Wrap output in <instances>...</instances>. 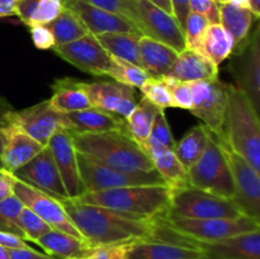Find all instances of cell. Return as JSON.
Returning a JSON list of instances; mask_svg holds the SVG:
<instances>
[{
    "label": "cell",
    "mask_w": 260,
    "mask_h": 259,
    "mask_svg": "<svg viewBox=\"0 0 260 259\" xmlns=\"http://www.w3.org/2000/svg\"><path fill=\"white\" fill-rule=\"evenodd\" d=\"M63 8V0H37L29 28L35 25H47L60 15Z\"/></svg>",
    "instance_id": "obj_41"
},
{
    "label": "cell",
    "mask_w": 260,
    "mask_h": 259,
    "mask_svg": "<svg viewBox=\"0 0 260 259\" xmlns=\"http://www.w3.org/2000/svg\"><path fill=\"white\" fill-rule=\"evenodd\" d=\"M107 76L132 88H141L142 84L149 78L146 71L142 68L117 57H112L111 70L108 71Z\"/></svg>",
    "instance_id": "obj_35"
},
{
    "label": "cell",
    "mask_w": 260,
    "mask_h": 259,
    "mask_svg": "<svg viewBox=\"0 0 260 259\" xmlns=\"http://www.w3.org/2000/svg\"><path fill=\"white\" fill-rule=\"evenodd\" d=\"M65 8L78 15L89 33L104 35V33H131L142 36L139 28L129 20L113 14L111 12L96 8L84 0H63Z\"/></svg>",
    "instance_id": "obj_19"
},
{
    "label": "cell",
    "mask_w": 260,
    "mask_h": 259,
    "mask_svg": "<svg viewBox=\"0 0 260 259\" xmlns=\"http://www.w3.org/2000/svg\"><path fill=\"white\" fill-rule=\"evenodd\" d=\"M18 225L24 234L25 240L33 241V243H36L41 236L52 230L48 223H46L40 216L36 215L32 210H29L25 206L23 207L22 212L18 217Z\"/></svg>",
    "instance_id": "obj_39"
},
{
    "label": "cell",
    "mask_w": 260,
    "mask_h": 259,
    "mask_svg": "<svg viewBox=\"0 0 260 259\" xmlns=\"http://www.w3.org/2000/svg\"><path fill=\"white\" fill-rule=\"evenodd\" d=\"M0 168H3V167H2V161H0Z\"/></svg>",
    "instance_id": "obj_58"
},
{
    "label": "cell",
    "mask_w": 260,
    "mask_h": 259,
    "mask_svg": "<svg viewBox=\"0 0 260 259\" xmlns=\"http://www.w3.org/2000/svg\"><path fill=\"white\" fill-rule=\"evenodd\" d=\"M36 244L48 255L57 259H84L94 249L86 240L58 230H51L41 236Z\"/></svg>",
    "instance_id": "obj_28"
},
{
    "label": "cell",
    "mask_w": 260,
    "mask_h": 259,
    "mask_svg": "<svg viewBox=\"0 0 260 259\" xmlns=\"http://www.w3.org/2000/svg\"><path fill=\"white\" fill-rule=\"evenodd\" d=\"M168 213L196 220L235 218L243 216L233 200L212 195L190 185L172 189Z\"/></svg>",
    "instance_id": "obj_8"
},
{
    "label": "cell",
    "mask_w": 260,
    "mask_h": 259,
    "mask_svg": "<svg viewBox=\"0 0 260 259\" xmlns=\"http://www.w3.org/2000/svg\"><path fill=\"white\" fill-rule=\"evenodd\" d=\"M140 89L145 98L149 99L152 104L159 107L162 111L167 108H174L172 95H170L167 83H165L164 76H160V78L149 76Z\"/></svg>",
    "instance_id": "obj_37"
},
{
    "label": "cell",
    "mask_w": 260,
    "mask_h": 259,
    "mask_svg": "<svg viewBox=\"0 0 260 259\" xmlns=\"http://www.w3.org/2000/svg\"><path fill=\"white\" fill-rule=\"evenodd\" d=\"M0 259H10L9 249L3 245H0Z\"/></svg>",
    "instance_id": "obj_55"
},
{
    "label": "cell",
    "mask_w": 260,
    "mask_h": 259,
    "mask_svg": "<svg viewBox=\"0 0 260 259\" xmlns=\"http://www.w3.org/2000/svg\"><path fill=\"white\" fill-rule=\"evenodd\" d=\"M160 111L162 109H160L159 107L152 104L149 99L142 96L141 101L136 103L131 114L126 118L129 136L139 145H141L150 137V131H151L154 119Z\"/></svg>",
    "instance_id": "obj_33"
},
{
    "label": "cell",
    "mask_w": 260,
    "mask_h": 259,
    "mask_svg": "<svg viewBox=\"0 0 260 259\" xmlns=\"http://www.w3.org/2000/svg\"><path fill=\"white\" fill-rule=\"evenodd\" d=\"M13 174L18 179L48 193L58 201L69 198L48 146L43 147L30 161Z\"/></svg>",
    "instance_id": "obj_17"
},
{
    "label": "cell",
    "mask_w": 260,
    "mask_h": 259,
    "mask_svg": "<svg viewBox=\"0 0 260 259\" xmlns=\"http://www.w3.org/2000/svg\"><path fill=\"white\" fill-rule=\"evenodd\" d=\"M19 0H0V18L15 15V7Z\"/></svg>",
    "instance_id": "obj_51"
},
{
    "label": "cell",
    "mask_w": 260,
    "mask_h": 259,
    "mask_svg": "<svg viewBox=\"0 0 260 259\" xmlns=\"http://www.w3.org/2000/svg\"><path fill=\"white\" fill-rule=\"evenodd\" d=\"M188 184L212 195L233 200L235 195L233 174L217 136L211 132L205 151L187 170Z\"/></svg>",
    "instance_id": "obj_5"
},
{
    "label": "cell",
    "mask_w": 260,
    "mask_h": 259,
    "mask_svg": "<svg viewBox=\"0 0 260 259\" xmlns=\"http://www.w3.org/2000/svg\"><path fill=\"white\" fill-rule=\"evenodd\" d=\"M249 9L259 19L260 17V0H249Z\"/></svg>",
    "instance_id": "obj_53"
},
{
    "label": "cell",
    "mask_w": 260,
    "mask_h": 259,
    "mask_svg": "<svg viewBox=\"0 0 260 259\" xmlns=\"http://www.w3.org/2000/svg\"><path fill=\"white\" fill-rule=\"evenodd\" d=\"M14 174L0 168V202L14 195Z\"/></svg>",
    "instance_id": "obj_47"
},
{
    "label": "cell",
    "mask_w": 260,
    "mask_h": 259,
    "mask_svg": "<svg viewBox=\"0 0 260 259\" xmlns=\"http://www.w3.org/2000/svg\"><path fill=\"white\" fill-rule=\"evenodd\" d=\"M32 41L38 50H51L55 46V38L51 30L46 25H35L30 27Z\"/></svg>",
    "instance_id": "obj_46"
},
{
    "label": "cell",
    "mask_w": 260,
    "mask_h": 259,
    "mask_svg": "<svg viewBox=\"0 0 260 259\" xmlns=\"http://www.w3.org/2000/svg\"><path fill=\"white\" fill-rule=\"evenodd\" d=\"M65 116L70 124L69 132L98 134V132L116 131V130L128 132L126 119L103 109L94 108V107L65 113Z\"/></svg>",
    "instance_id": "obj_24"
},
{
    "label": "cell",
    "mask_w": 260,
    "mask_h": 259,
    "mask_svg": "<svg viewBox=\"0 0 260 259\" xmlns=\"http://www.w3.org/2000/svg\"><path fill=\"white\" fill-rule=\"evenodd\" d=\"M218 66L208 60L202 53L190 48H184L178 53L174 65L167 76L185 83L217 78Z\"/></svg>",
    "instance_id": "obj_25"
},
{
    "label": "cell",
    "mask_w": 260,
    "mask_h": 259,
    "mask_svg": "<svg viewBox=\"0 0 260 259\" xmlns=\"http://www.w3.org/2000/svg\"><path fill=\"white\" fill-rule=\"evenodd\" d=\"M192 84V112L207 130L217 137H223L229 84L218 78L194 81Z\"/></svg>",
    "instance_id": "obj_9"
},
{
    "label": "cell",
    "mask_w": 260,
    "mask_h": 259,
    "mask_svg": "<svg viewBox=\"0 0 260 259\" xmlns=\"http://www.w3.org/2000/svg\"><path fill=\"white\" fill-rule=\"evenodd\" d=\"M47 146L51 150L68 197L76 200L83 196L85 193V188L79 170L78 151L74 146L73 137L69 131L61 130L56 132L50 139Z\"/></svg>",
    "instance_id": "obj_16"
},
{
    "label": "cell",
    "mask_w": 260,
    "mask_h": 259,
    "mask_svg": "<svg viewBox=\"0 0 260 259\" xmlns=\"http://www.w3.org/2000/svg\"><path fill=\"white\" fill-rule=\"evenodd\" d=\"M149 139H151L152 141L157 142L159 145L168 147L170 150L175 149L177 142H175L174 136H173L172 130H170L169 123H168V119L165 117L164 111H160L156 114V117H155Z\"/></svg>",
    "instance_id": "obj_43"
},
{
    "label": "cell",
    "mask_w": 260,
    "mask_h": 259,
    "mask_svg": "<svg viewBox=\"0 0 260 259\" xmlns=\"http://www.w3.org/2000/svg\"><path fill=\"white\" fill-rule=\"evenodd\" d=\"M196 244L205 253V259H260V230Z\"/></svg>",
    "instance_id": "obj_20"
},
{
    "label": "cell",
    "mask_w": 260,
    "mask_h": 259,
    "mask_svg": "<svg viewBox=\"0 0 260 259\" xmlns=\"http://www.w3.org/2000/svg\"><path fill=\"white\" fill-rule=\"evenodd\" d=\"M173 7V14H174L175 19L179 22L182 28L184 27L185 19H187L188 14L190 13L189 9V0H170Z\"/></svg>",
    "instance_id": "obj_49"
},
{
    "label": "cell",
    "mask_w": 260,
    "mask_h": 259,
    "mask_svg": "<svg viewBox=\"0 0 260 259\" xmlns=\"http://www.w3.org/2000/svg\"><path fill=\"white\" fill-rule=\"evenodd\" d=\"M131 244L96 246L84 259H129Z\"/></svg>",
    "instance_id": "obj_44"
},
{
    "label": "cell",
    "mask_w": 260,
    "mask_h": 259,
    "mask_svg": "<svg viewBox=\"0 0 260 259\" xmlns=\"http://www.w3.org/2000/svg\"><path fill=\"white\" fill-rule=\"evenodd\" d=\"M140 146L146 152L149 159L151 160L154 169L159 173L170 189L189 185L187 170L180 164L174 150L161 146L151 139H147Z\"/></svg>",
    "instance_id": "obj_23"
},
{
    "label": "cell",
    "mask_w": 260,
    "mask_h": 259,
    "mask_svg": "<svg viewBox=\"0 0 260 259\" xmlns=\"http://www.w3.org/2000/svg\"><path fill=\"white\" fill-rule=\"evenodd\" d=\"M129 259H205L197 244L165 240H141L131 244Z\"/></svg>",
    "instance_id": "obj_22"
},
{
    "label": "cell",
    "mask_w": 260,
    "mask_h": 259,
    "mask_svg": "<svg viewBox=\"0 0 260 259\" xmlns=\"http://www.w3.org/2000/svg\"><path fill=\"white\" fill-rule=\"evenodd\" d=\"M4 128H3V126H0V155H2L3 147H4Z\"/></svg>",
    "instance_id": "obj_56"
},
{
    "label": "cell",
    "mask_w": 260,
    "mask_h": 259,
    "mask_svg": "<svg viewBox=\"0 0 260 259\" xmlns=\"http://www.w3.org/2000/svg\"><path fill=\"white\" fill-rule=\"evenodd\" d=\"M4 128V147L0 161L2 167L10 173H14L23 165L33 159L45 146L33 140L17 124L8 123Z\"/></svg>",
    "instance_id": "obj_21"
},
{
    "label": "cell",
    "mask_w": 260,
    "mask_h": 259,
    "mask_svg": "<svg viewBox=\"0 0 260 259\" xmlns=\"http://www.w3.org/2000/svg\"><path fill=\"white\" fill-rule=\"evenodd\" d=\"M0 245L5 246L8 249L28 248V244L25 243V240L14 235V234L5 233V231H0Z\"/></svg>",
    "instance_id": "obj_50"
},
{
    "label": "cell",
    "mask_w": 260,
    "mask_h": 259,
    "mask_svg": "<svg viewBox=\"0 0 260 259\" xmlns=\"http://www.w3.org/2000/svg\"><path fill=\"white\" fill-rule=\"evenodd\" d=\"M48 101L52 108L61 113H71L91 107L86 93V83L73 78L56 79L52 84V96Z\"/></svg>",
    "instance_id": "obj_27"
},
{
    "label": "cell",
    "mask_w": 260,
    "mask_h": 259,
    "mask_svg": "<svg viewBox=\"0 0 260 259\" xmlns=\"http://www.w3.org/2000/svg\"><path fill=\"white\" fill-rule=\"evenodd\" d=\"M150 3H152L154 5H156L157 8L162 9L164 12L169 13V14H173V7H172V2L170 0H149Z\"/></svg>",
    "instance_id": "obj_52"
},
{
    "label": "cell",
    "mask_w": 260,
    "mask_h": 259,
    "mask_svg": "<svg viewBox=\"0 0 260 259\" xmlns=\"http://www.w3.org/2000/svg\"><path fill=\"white\" fill-rule=\"evenodd\" d=\"M76 151L102 163L126 170H155L151 160L127 131H107L98 134L69 132Z\"/></svg>",
    "instance_id": "obj_4"
},
{
    "label": "cell",
    "mask_w": 260,
    "mask_h": 259,
    "mask_svg": "<svg viewBox=\"0 0 260 259\" xmlns=\"http://www.w3.org/2000/svg\"><path fill=\"white\" fill-rule=\"evenodd\" d=\"M80 177L86 192L117 189L135 185L165 184L156 170H126L102 163L94 157L78 152Z\"/></svg>",
    "instance_id": "obj_6"
},
{
    "label": "cell",
    "mask_w": 260,
    "mask_h": 259,
    "mask_svg": "<svg viewBox=\"0 0 260 259\" xmlns=\"http://www.w3.org/2000/svg\"><path fill=\"white\" fill-rule=\"evenodd\" d=\"M84 2L129 20L141 32V23H140L139 12H137L136 0H84Z\"/></svg>",
    "instance_id": "obj_38"
},
{
    "label": "cell",
    "mask_w": 260,
    "mask_h": 259,
    "mask_svg": "<svg viewBox=\"0 0 260 259\" xmlns=\"http://www.w3.org/2000/svg\"><path fill=\"white\" fill-rule=\"evenodd\" d=\"M14 196L19 198L20 202L25 207L32 210L46 223H48L52 230L62 231V233L76 236V238L84 239L80 231L71 222L65 208L57 198L52 197L48 193L43 192L18 178H15L14 182Z\"/></svg>",
    "instance_id": "obj_13"
},
{
    "label": "cell",
    "mask_w": 260,
    "mask_h": 259,
    "mask_svg": "<svg viewBox=\"0 0 260 259\" xmlns=\"http://www.w3.org/2000/svg\"><path fill=\"white\" fill-rule=\"evenodd\" d=\"M23 207L24 205L14 195L0 202V231L14 234L25 240L24 234L18 225V217H19Z\"/></svg>",
    "instance_id": "obj_36"
},
{
    "label": "cell",
    "mask_w": 260,
    "mask_h": 259,
    "mask_svg": "<svg viewBox=\"0 0 260 259\" xmlns=\"http://www.w3.org/2000/svg\"><path fill=\"white\" fill-rule=\"evenodd\" d=\"M189 9L203 15L210 24H220V5L215 0H189Z\"/></svg>",
    "instance_id": "obj_45"
},
{
    "label": "cell",
    "mask_w": 260,
    "mask_h": 259,
    "mask_svg": "<svg viewBox=\"0 0 260 259\" xmlns=\"http://www.w3.org/2000/svg\"><path fill=\"white\" fill-rule=\"evenodd\" d=\"M141 36L131 35V33H104L96 35L95 38L101 43L102 47L112 56L128 61L141 68V57H140L139 40Z\"/></svg>",
    "instance_id": "obj_30"
},
{
    "label": "cell",
    "mask_w": 260,
    "mask_h": 259,
    "mask_svg": "<svg viewBox=\"0 0 260 259\" xmlns=\"http://www.w3.org/2000/svg\"><path fill=\"white\" fill-rule=\"evenodd\" d=\"M223 141L233 151L260 173V119L246 94L229 85V101L223 123Z\"/></svg>",
    "instance_id": "obj_3"
},
{
    "label": "cell",
    "mask_w": 260,
    "mask_h": 259,
    "mask_svg": "<svg viewBox=\"0 0 260 259\" xmlns=\"http://www.w3.org/2000/svg\"><path fill=\"white\" fill-rule=\"evenodd\" d=\"M4 121L5 124H17L42 146H47L50 139L57 131H70L65 113L53 109L50 101H43L22 111L9 109L5 113Z\"/></svg>",
    "instance_id": "obj_10"
},
{
    "label": "cell",
    "mask_w": 260,
    "mask_h": 259,
    "mask_svg": "<svg viewBox=\"0 0 260 259\" xmlns=\"http://www.w3.org/2000/svg\"><path fill=\"white\" fill-rule=\"evenodd\" d=\"M159 218L164 225H167L179 235L189 240L201 241V243H212V241L222 240V239L240 235V234L260 230L259 220L244 215L235 218L196 220V218L179 217V216L167 213Z\"/></svg>",
    "instance_id": "obj_7"
},
{
    "label": "cell",
    "mask_w": 260,
    "mask_h": 259,
    "mask_svg": "<svg viewBox=\"0 0 260 259\" xmlns=\"http://www.w3.org/2000/svg\"><path fill=\"white\" fill-rule=\"evenodd\" d=\"M10 259H57L48 254L40 253V251L35 250L30 246L28 248H17V249H9Z\"/></svg>",
    "instance_id": "obj_48"
},
{
    "label": "cell",
    "mask_w": 260,
    "mask_h": 259,
    "mask_svg": "<svg viewBox=\"0 0 260 259\" xmlns=\"http://www.w3.org/2000/svg\"><path fill=\"white\" fill-rule=\"evenodd\" d=\"M210 135L211 132L205 124H198L192 127L175 145L174 152L185 170L189 169L203 154L210 140Z\"/></svg>",
    "instance_id": "obj_32"
},
{
    "label": "cell",
    "mask_w": 260,
    "mask_h": 259,
    "mask_svg": "<svg viewBox=\"0 0 260 259\" xmlns=\"http://www.w3.org/2000/svg\"><path fill=\"white\" fill-rule=\"evenodd\" d=\"M231 4L239 8H244V9H249V0H231Z\"/></svg>",
    "instance_id": "obj_54"
},
{
    "label": "cell",
    "mask_w": 260,
    "mask_h": 259,
    "mask_svg": "<svg viewBox=\"0 0 260 259\" xmlns=\"http://www.w3.org/2000/svg\"><path fill=\"white\" fill-rule=\"evenodd\" d=\"M165 83L172 95L174 108H182L190 111L192 108V84L177 80L170 76H164Z\"/></svg>",
    "instance_id": "obj_42"
},
{
    "label": "cell",
    "mask_w": 260,
    "mask_h": 259,
    "mask_svg": "<svg viewBox=\"0 0 260 259\" xmlns=\"http://www.w3.org/2000/svg\"><path fill=\"white\" fill-rule=\"evenodd\" d=\"M141 68L152 78L167 76L178 57V51L165 43L141 36L139 40Z\"/></svg>",
    "instance_id": "obj_26"
},
{
    "label": "cell",
    "mask_w": 260,
    "mask_h": 259,
    "mask_svg": "<svg viewBox=\"0 0 260 259\" xmlns=\"http://www.w3.org/2000/svg\"><path fill=\"white\" fill-rule=\"evenodd\" d=\"M226 155L234 180V203L244 216L260 220V175L244 157L236 154L223 141L217 137Z\"/></svg>",
    "instance_id": "obj_11"
},
{
    "label": "cell",
    "mask_w": 260,
    "mask_h": 259,
    "mask_svg": "<svg viewBox=\"0 0 260 259\" xmlns=\"http://www.w3.org/2000/svg\"><path fill=\"white\" fill-rule=\"evenodd\" d=\"M86 93L91 107L126 119L136 106L135 88L118 81L86 83Z\"/></svg>",
    "instance_id": "obj_18"
},
{
    "label": "cell",
    "mask_w": 260,
    "mask_h": 259,
    "mask_svg": "<svg viewBox=\"0 0 260 259\" xmlns=\"http://www.w3.org/2000/svg\"><path fill=\"white\" fill-rule=\"evenodd\" d=\"M220 24L222 25L223 29L233 37L234 40V51L241 47L248 40L250 35L251 27L254 22L258 20V18L253 14L249 9L239 8L236 5L223 4L220 5ZM233 55V53H231Z\"/></svg>",
    "instance_id": "obj_29"
},
{
    "label": "cell",
    "mask_w": 260,
    "mask_h": 259,
    "mask_svg": "<svg viewBox=\"0 0 260 259\" xmlns=\"http://www.w3.org/2000/svg\"><path fill=\"white\" fill-rule=\"evenodd\" d=\"M216 3H217L218 5H223V4H229V3H231V0H215Z\"/></svg>",
    "instance_id": "obj_57"
},
{
    "label": "cell",
    "mask_w": 260,
    "mask_h": 259,
    "mask_svg": "<svg viewBox=\"0 0 260 259\" xmlns=\"http://www.w3.org/2000/svg\"><path fill=\"white\" fill-rule=\"evenodd\" d=\"M52 50L62 60L90 75L107 76L111 70V55L102 47L95 36L91 33L83 36L74 42L55 46Z\"/></svg>",
    "instance_id": "obj_14"
},
{
    "label": "cell",
    "mask_w": 260,
    "mask_h": 259,
    "mask_svg": "<svg viewBox=\"0 0 260 259\" xmlns=\"http://www.w3.org/2000/svg\"><path fill=\"white\" fill-rule=\"evenodd\" d=\"M234 51V40L221 24H210L203 35L200 53L220 66Z\"/></svg>",
    "instance_id": "obj_31"
},
{
    "label": "cell",
    "mask_w": 260,
    "mask_h": 259,
    "mask_svg": "<svg viewBox=\"0 0 260 259\" xmlns=\"http://www.w3.org/2000/svg\"><path fill=\"white\" fill-rule=\"evenodd\" d=\"M170 198L172 189L167 184H154L86 192L76 200L108 208L137 220L154 221L167 215Z\"/></svg>",
    "instance_id": "obj_2"
},
{
    "label": "cell",
    "mask_w": 260,
    "mask_h": 259,
    "mask_svg": "<svg viewBox=\"0 0 260 259\" xmlns=\"http://www.w3.org/2000/svg\"><path fill=\"white\" fill-rule=\"evenodd\" d=\"M259 27H255L248 40L235 52L229 65L235 84L246 94L254 108L260 113V37Z\"/></svg>",
    "instance_id": "obj_12"
},
{
    "label": "cell",
    "mask_w": 260,
    "mask_h": 259,
    "mask_svg": "<svg viewBox=\"0 0 260 259\" xmlns=\"http://www.w3.org/2000/svg\"><path fill=\"white\" fill-rule=\"evenodd\" d=\"M60 202L74 226L94 248L155 240L157 236V218L154 221L137 220L108 208L71 198H66Z\"/></svg>",
    "instance_id": "obj_1"
},
{
    "label": "cell",
    "mask_w": 260,
    "mask_h": 259,
    "mask_svg": "<svg viewBox=\"0 0 260 259\" xmlns=\"http://www.w3.org/2000/svg\"><path fill=\"white\" fill-rule=\"evenodd\" d=\"M142 36L165 43L180 52L185 48L184 32L174 15L164 12L149 0H136Z\"/></svg>",
    "instance_id": "obj_15"
},
{
    "label": "cell",
    "mask_w": 260,
    "mask_h": 259,
    "mask_svg": "<svg viewBox=\"0 0 260 259\" xmlns=\"http://www.w3.org/2000/svg\"><path fill=\"white\" fill-rule=\"evenodd\" d=\"M208 25H210V23L203 15L190 12L185 19L184 27H183L185 48H190V50L200 52L201 42H202L203 35H205Z\"/></svg>",
    "instance_id": "obj_40"
},
{
    "label": "cell",
    "mask_w": 260,
    "mask_h": 259,
    "mask_svg": "<svg viewBox=\"0 0 260 259\" xmlns=\"http://www.w3.org/2000/svg\"><path fill=\"white\" fill-rule=\"evenodd\" d=\"M46 27L53 35L55 46H61L74 42V41L79 40V38H81L83 36L89 33L85 25L78 18V15L74 12H71L70 9H68V8H63L60 15L56 19H53L51 23H48Z\"/></svg>",
    "instance_id": "obj_34"
}]
</instances>
